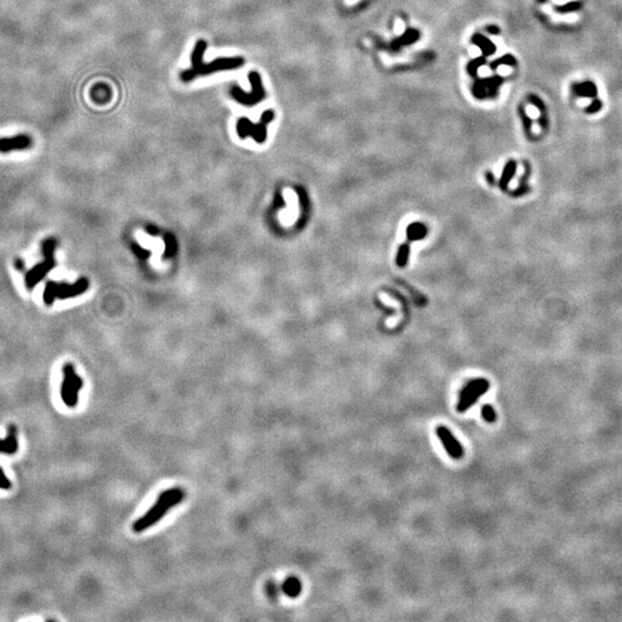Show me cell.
I'll return each instance as SVG.
<instances>
[{
    "label": "cell",
    "mask_w": 622,
    "mask_h": 622,
    "mask_svg": "<svg viewBox=\"0 0 622 622\" xmlns=\"http://www.w3.org/2000/svg\"><path fill=\"white\" fill-rule=\"evenodd\" d=\"M526 113H528L529 117L532 119H537L539 117L538 108H537L536 106H533V105H529V106L526 107Z\"/></svg>",
    "instance_id": "44dd1931"
},
{
    "label": "cell",
    "mask_w": 622,
    "mask_h": 622,
    "mask_svg": "<svg viewBox=\"0 0 622 622\" xmlns=\"http://www.w3.org/2000/svg\"><path fill=\"white\" fill-rule=\"evenodd\" d=\"M552 1L554 3H557V5H565V3L572 2V1H576V0H552Z\"/></svg>",
    "instance_id": "cb8c5ba5"
},
{
    "label": "cell",
    "mask_w": 622,
    "mask_h": 622,
    "mask_svg": "<svg viewBox=\"0 0 622 622\" xmlns=\"http://www.w3.org/2000/svg\"><path fill=\"white\" fill-rule=\"evenodd\" d=\"M482 416L485 421L488 422V423H494L495 420H497V415H495L494 409L492 408V406L490 405L483 406Z\"/></svg>",
    "instance_id": "ac0fdd59"
},
{
    "label": "cell",
    "mask_w": 622,
    "mask_h": 622,
    "mask_svg": "<svg viewBox=\"0 0 622 622\" xmlns=\"http://www.w3.org/2000/svg\"><path fill=\"white\" fill-rule=\"evenodd\" d=\"M479 51H480V50H478V48H472V52H470V54H472V55H478V54H479Z\"/></svg>",
    "instance_id": "484cf974"
},
{
    "label": "cell",
    "mask_w": 622,
    "mask_h": 622,
    "mask_svg": "<svg viewBox=\"0 0 622 622\" xmlns=\"http://www.w3.org/2000/svg\"><path fill=\"white\" fill-rule=\"evenodd\" d=\"M545 9L549 10L551 17H552V20L554 21H565V22H567V23H575L576 21L579 20V15L576 13H569V14H566V15H558V14L551 12V10L549 9V7H545Z\"/></svg>",
    "instance_id": "e0dca14e"
},
{
    "label": "cell",
    "mask_w": 622,
    "mask_h": 622,
    "mask_svg": "<svg viewBox=\"0 0 622 622\" xmlns=\"http://www.w3.org/2000/svg\"><path fill=\"white\" fill-rule=\"evenodd\" d=\"M498 72L500 75H507V74L511 73V68L507 67V66H500L498 69Z\"/></svg>",
    "instance_id": "603a6c76"
},
{
    "label": "cell",
    "mask_w": 622,
    "mask_h": 622,
    "mask_svg": "<svg viewBox=\"0 0 622 622\" xmlns=\"http://www.w3.org/2000/svg\"><path fill=\"white\" fill-rule=\"evenodd\" d=\"M482 382H483V378H480V379H474V381L469 382L468 384H467V385L465 386V387H463V389L461 391V393H460L459 402H460V401H463V400H465L466 398H468V396H469L470 394H472V393H473L474 391H475V389H476L477 387H478V386L480 385V383H482Z\"/></svg>",
    "instance_id": "2e32d148"
},
{
    "label": "cell",
    "mask_w": 622,
    "mask_h": 622,
    "mask_svg": "<svg viewBox=\"0 0 622 622\" xmlns=\"http://www.w3.org/2000/svg\"><path fill=\"white\" fill-rule=\"evenodd\" d=\"M266 593H268V596L272 600H276L278 598V593H279V591H278L277 584L275 582L270 581L266 583Z\"/></svg>",
    "instance_id": "d6986e66"
},
{
    "label": "cell",
    "mask_w": 622,
    "mask_h": 622,
    "mask_svg": "<svg viewBox=\"0 0 622 622\" xmlns=\"http://www.w3.org/2000/svg\"><path fill=\"white\" fill-rule=\"evenodd\" d=\"M186 498V491L180 487H173L165 490L157 498L154 505L144 514L142 518L136 520L133 525L135 532H142L156 525L167 514L171 508L178 506Z\"/></svg>",
    "instance_id": "7a4b0ae2"
},
{
    "label": "cell",
    "mask_w": 622,
    "mask_h": 622,
    "mask_svg": "<svg viewBox=\"0 0 622 622\" xmlns=\"http://www.w3.org/2000/svg\"><path fill=\"white\" fill-rule=\"evenodd\" d=\"M427 234H428V228L422 223H413L409 225L408 228H407V238H408V242L422 240V239H424L425 237H427Z\"/></svg>",
    "instance_id": "4fadbf2b"
},
{
    "label": "cell",
    "mask_w": 622,
    "mask_h": 622,
    "mask_svg": "<svg viewBox=\"0 0 622 622\" xmlns=\"http://www.w3.org/2000/svg\"><path fill=\"white\" fill-rule=\"evenodd\" d=\"M10 486H12V483H10V480L5 476L3 470L0 468V488L8 490V488H10Z\"/></svg>",
    "instance_id": "ffe728a7"
},
{
    "label": "cell",
    "mask_w": 622,
    "mask_h": 622,
    "mask_svg": "<svg viewBox=\"0 0 622 622\" xmlns=\"http://www.w3.org/2000/svg\"><path fill=\"white\" fill-rule=\"evenodd\" d=\"M435 432H437V435L440 439V441L442 442V445H444L446 452L448 453L449 456H452L455 460L462 459L465 451H463L462 445L456 440V438L453 435L452 432L446 427H442V425H439Z\"/></svg>",
    "instance_id": "ba28073f"
},
{
    "label": "cell",
    "mask_w": 622,
    "mask_h": 622,
    "mask_svg": "<svg viewBox=\"0 0 622 622\" xmlns=\"http://www.w3.org/2000/svg\"><path fill=\"white\" fill-rule=\"evenodd\" d=\"M30 145V140L26 136H19L10 140H1L0 141V151L14 150V149H26Z\"/></svg>",
    "instance_id": "8fae6325"
},
{
    "label": "cell",
    "mask_w": 622,
    "mask_h": 622,
    "mask_svg": "<svg viewBox=\"0 0 622 622\" xmlns=\"http://www.w3.org/2000/svg\"><path fill=\"white\" fill-rule=\"evenodd\" d=\"M403 28H405V27H403L402 22H400V21H398V23H396V27H395V30L400 34V33H402V31H403Z\"/></svg>",
    "instance_id": "d4e9b609"
},
{
    "label": "cell",
    "mask_w": 622,
    "mask_h": 622,
    "mask_svg": "<svg viewBox=\"0 0 622 622\" xmlns=\"http://www.w3.org/2000/svg\"><path fill=\"white\" fill-rule=\"evenodd\" d=\"M54 250H55V241L53 239H47L42 243V252H43L44 259L40 264L35 265L33 269L27 272L24 283L28 289H33L43 278L48 275V271L55 266L54 261Z\"/></svg>",
    "instance_id": "277c9868"
},
{
    "label": "cell",
    "mask_w": 622,
    "mask_h": 622,
    "mask_svg": "<svg viewBox=\"0 0 622 622\" xmlns=\"http://www.w3.org/2000/svg\"><path fill=\"white\" fill-rule=\"evenodd\" d=\"M591 103H592V99H591V98H588V97L579 98V99H577V101H576V104H577V106H579V107H586V106H589V105L591 104Z\"/></svg>",
    "instance_id": "7402d4cb"
},
{
    "label": "cell",
    "mask_w": 622,
    "mask_h": 622,
    "mask_svg": "<svg viewBox=\"0 0 622 622\" xmlns=\"http://www.w3.org/2000/svg\"><path fill=\"white\" fill-rule=\"evenodd\" d=\"M206 47V42L203 40H199L196 43L195 48H192L191 57V66L180 74V79L182 82L188 83L191 82L192 80H195L197 76H206L217 72H224V70H234L244 65V59L241 57L217 58L212 62L206 64V62L203 61L204 60Z\"/></svg>",
    "instance_id": "6da1fadb"
},
{
    "label": "cell",
    "mask_w": 622,
    "mask_h": 622,
    "mask_svg": "<svg viewBox=\"0 0 622 622\" xmlns=\"http://www.w3.org/2000/svg\"><path fill=\"white\" fill-rule=\"evenodd\" d=\"M515 170H516V164L513 160H511L507 165H506V167H505V170H504V173H502L500 184H499V185H500V188L502 189V191H506V188H507L509 181H511V179L513 178V175H514V173H515Z\"/></svg>",
    "instance_id": "5bb4252c"
},
{
    "label": "cell",
    "mask_w": 622,
    "mask_h": 622,
    "mask_svg": "<svg viewBox=\"0 0 622 622\" xmlns=\"http://www.w3.org/2000/svg\"><path fill=\"white\" fill-rule=\"evenodd\" d=\"M273 119H275V112L271 110L265 111L263 113L261 121L258 124H252L247 118H241L237 125L238 134L241 139L251 136L256 142L263 143L268 138V126Z\"/></svg>",
    "instance_id": "8992f818"
},
{
    "label": "cell",
    "mask_w": 622,
    "mask_h": 622,
    "mask_svg": "<svg viewBox=\"0 0 622 622\" xmlns=\"http://www.w3.org/2000/svg\"><path fill=\"white\" fill-rule=\"evenodd\" d=\"M248 79L252 88L250 93H245V91L240 89L239 87L234 86L233 88H231L230 95L233 99L238 101L239 104L244 105V106H247V107H251L256 104L261 103V101L264 99L265 90L262 83V77L257 72L252 70V72L249 73Z\"/></svg>",
    "instance_id": "5b68a950"
},
{
    "label": "cell",
    "mask_w": 622,
    "mask_h": 622,
    "mask_svg": "<svg viewBox=\"0 0 622 622\" xmlns=\"http://www.w3.org/2000/svg\"><path fill=\"white\" fill-rule=\"evenodd\" d=\"M488 388H490V383H488L486 379H483V382L480 383V385L468 396V398H466L463 401H460L458 403V408H456L458 409V412L465 413L469 408H472V407L476 403L477 400L487 392Z\"/></svg>",
    "instance_id": "9c48e42d"
},
{
    "label": "cell",
    "mask_w": 622,
    "mask_h": 622,
    "mask_svg": "<svg viewBox=\"0 0 622 622\" xmlns=\"http://www.w3.org/2000/svg\"><path fill=\"white\" fill-rule=\"evenodd\" d=\"M281 590H283V592L285 593V595L290 597V598H295V597L300 596V593L302 591V584H301L300 579L290 576V577H288L286 581L283 583V585H281Z\"/></svg>",
    "instance_id": "7c38bea8"
},
{
    "label": "cell",
    "mask_w": 622,
    "mask_h": 622,
    "mask_svg": "<svg viewBox=\"0 0 622 622\" xmlns=\"http://www.w3.org/2000/svg\"><path fill=\"white\" fill-rule=\"evenodd\" d=\"M88 286H89V283H88L86 278H81L73 285L48 281L43 293L44 303L51 305L55 301V298L67 300V298L79 296L80 294L84 293L88 289Z\"/></svg>",
    "instance_id": "3957f363"
},
{
    "label": "cell",
    "mask_w": 622,
    "mask_h": 622,
    "mask_svg": "<svg viewBox=\"0 0 622 622\" xmlns=\"http://www.w3.org/2000/svg\"><path fill=\"white\" fill-rule=\"evenodd\" d=\"M61 399L67 407H75L79 399V391L83 387V381L76 375L75 368L72 363H66L62 368Z\"/></svg>",
    "instance_id": "52a82bcc"
},
{
    "label": "cell",
    "mask_w": 622,
    "mask_h": 622,
    "mask_svg": "<svg viewBox=\"0 0 622 622\" xmlns=\"http://www.w3.org/2000/svg\"><path fill=\"white\" fill-rule=\"evenodd\" d=\"M23 265H24V264H23V262H22V261H16V262H15V266H16L17 269L22 270V269H23Z\"/></svg>",
    "instance_id": "4316f807"
},
{
    "label": "cell",
    "mask_w": 622,
    "mask_h": 622,
    "mask_svg": "<svg viewBox=\"0 0 622 622\" xmlns=\"http://www.w3.org/2000/svg\"><path fill=\"white\" fill-rule=\"evenodd\" d=\"M409 254H410V247H409V242L407 243H402L400 245L399 251H398V256H396V264L400 268H405L408 263L409 259Z\"/></svg>",
    "instance_id": "9a60e30c"
},
{
    "label": "cell",
    "mask_w": 622,
    "mask_h": 622,
    "mask_svg": "<svg viewBox=\"0 0 622 622\" xmlns=\"http://www.w3.org/2000/svg\"><path fill=\"white\" fill-rule=\"evenodd\" d=\"M17 451V440H16V430L14 425H10L7 432V437L5 440H0V453L5 454H14Z\"/></svg>",
    "instance_id": "30bf717a"
}]
</instances>
